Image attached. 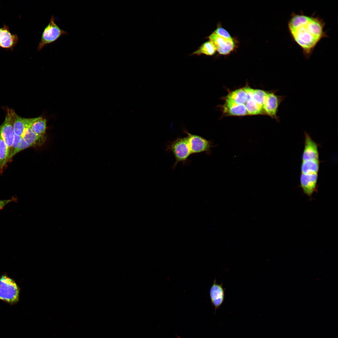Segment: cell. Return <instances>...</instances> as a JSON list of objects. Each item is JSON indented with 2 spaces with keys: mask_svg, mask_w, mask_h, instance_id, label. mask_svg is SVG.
Segmentation results:
<instances>
[{
  "mask_svg": "<svg viewBox=\"0 0 338 338\" xmlns=\"http://www.w3.org/2000/svg\"><path fill=\"white\" fill-rule=\"evenodd\" d=\"M318 176L317 173L300 174V187L304 193L309 198H311L313 193L318 191Z\"/></svg>",
  "mask_w": 338,
  "mask_h": 338,
  "instance_id": "cell-9",
  "label": "cell"
},
{
  "mask_svg": "<svg viewBox=\"0 0 338 338\" xmlns=\"http://www.w3.org/2000/svg\"><path fill=\"white\" fill-rule=\"evenodd\" d=\"M223 112L226 115L243 116L248 115L244 104H238L225 101L223 105Z\"/></svg>",
  "mask_w": 338,
  "mask_h": 338,
  "instance_id": "cell-13",
  "label": "cell"
},
{
  "mask_svg": "<svg viewBox=\"0 0 338 338\" xmlns=\"http://www.w3.org/2000/svg\"><path fill=\"white\" fill-rule=\"evenodd\" d=\"M216 51V49L215 46L209 40L202 44L191 55H200L204 54L207 56H212L215 54Z\"/></svg>",
  "mask_w": 338,
  "mask_h": 338,
  "instance_id": "cell-20",
  "label": "cell"
},
{
  "mask_svg": "<svg viewBox=\"0 0 338 338\" xmlns=\"http://www.w3.org/2000/svg\"><path fill=\"white\" fill-rule=\"evenodd\" d=\"M243 88L248 96L252 98L263 109L268 92L262 90L254 89L248 86Z\"/></svg>",
  "mask_w": 338,
  "mask_h": 338,
  "instance_id": "cell-17",
  "label": "cell"
},
{
  "mask_svg": "<svg viewBox=\"0 0 338 338\" xmlns=\"http://www.w3.org/2000/svg\"><path fill=\"white\" fill-rule=\"evenodd\" d=\"M15 112L8 110L5 120L0 126V136L6 145L8 161L11 160L12 145L14 133L13 129V116Z\"/></svg>",
  "mask_w": 338,
  "mask_h": 338,
  "instance_id": "cell-5",
  "label": "cell"
},
{
  "mask_svg": "<svg viewBox=\"0 0 338 338\" xmlns=\"http://www.w3.org/2000/svg\"><path fill=\"white\" fill-rule=\"evenodd\" d=\"M18 38L17 35L12 33L9 28L4 25L0 28V47L13 50L17 44Z\"/></svg>",
  "mask_w": 338,
  "mask_h": 338,
  "instance_id": "cell-12",
  "label": "cell"
},
{
  "mask_svg": "<svg viewBox=\"0 0 338 338\" xmlns=\"http://www.w3.org/2000/svg\"><path fill=\"white\" fill-rule=\"evenodd\" d=\"M244 105L248 115L264 114L263 109L251 97L248 96V100Z\"/></svg>",
  "mask_w": 338,
  "mask_h": 338,
  "instance_id": "cell-21",
  "label": "cell"
},
{
  "mask_svg": "<svg viewBox=\"0 0 338 338\" xmlns=\"http://www.w3.org/2000/svg\"><path fill=\"white\" fill-rule=\"evenodd\" d=\"M21 138L22 137L18 135H17L14 134L13 141L12 145V154L18 147L19 144L21 141Z\"/></svg>",
  "mask_w": 338,
  "mask_h": 338,
  "instance_id": "cell-26",
  "label": "cell"
},
{
  "mask_svg": "<svg viewBox=\"0 0 338 338\" xmlns=\"http://www.w3.org/2000/svg\"><path fill=\"white\" fill-rule=\"evenodd\" d=\"M183 131L186 134L192 154L205 152L207 155L211 153V149L215 146L210 141L198 135L190 133L184 128Z\"/></svg>",
  "mask_w": 338,
  "mask_h": 338,
  "instance_id": "cell-6",
  "label": "cell"
},
{
  "mask_svg": "<svg viewBox=\"0 0 338 338\" xmlns=\"http://www.w3.org/2000/svg\"><path fill=\"white\" fill-rule=\"evenodd\" d=\"M8 162L7 147L4 142L0 136V173L2 172Z\"/></svg>",
  "mask_w": 338,
  "mask_h": 338,
  "instance_id": "cell-22",
  "label": "cell"
},
{
  "mask_svg": "<svg viewBox=\"0 0 338 338\" xmlns=\"http://www.w3.org/2000/svg\"><path fill=\"white\" fill-rule=\"evenodd\" d=\"M18 198L15 196H13L11 198L5 200H0V211L2 210L8 204L12 202H17Z\"/></svg>",
  "mask_w": 338,
  "mask_h": 338,
  "instance_id": "cell-25",
  "label": "cell"
},
{
  "mask_svg": "<svg viewBox=\"0 0 338 338\" xmlns=\"http://www.w3.org/2000/svg\"><path fill=\"white\" fill-rule=\"evenodd\" d=\"M213 33L221 37L227 39H232L233 38L229 33L220 25H218L217 28Z\"/></svg>",
  "mask_w": 338,
  "mask_h": 338,
  "instance_id": "cell-23",
  "label": "cell"
},
{
  "mask_svg": "<svg viewBox=\"0 0 338 338\" xmlns=\"http://www.w3.org/2000/svg\"><path fill=\"white\" fill-rule=\"evenodd\" d=\"M19 288L15 282L7 276L0 277V299L10 304L18 300Z\"/></svg>",
  "mask_w": 338,
  "mask_h": 338,
  "instance_id": "cell-4",
  "label": "cell"
},
{
  "mask_svg": "<svg viewBox=\"0 0 338 338\" xmlns=\"http://www.w3.org/2000/svg\"><path fill=\"white\" fill-rule=\"evenodd\" d=\"M248 99V95L242 88L229 93L225 98V101L238 104H245Z\"/></svg>",
  "mask_w": 338,
  "mask_h": 338,
  "instance_id": "cell-16",
  "label": "cell"
},
{
  "mask_svg": "<svg viewBox=\"0 0 338 338\" xmlns=\"http://www.w3.org/2000/svg\"><path fill=\"white\" fill-rule=\"evenodd\" d=\"M166 150L172 152L174 156L175 161L172 166L173 169L179 162L185 163L192 155L186 136L178 137L172 141H169Z\"/></svg>",
  "mask_w": 338,
  "mask_h": 338,
  "instance_id": "cell-2",
  "label": "cell"
},
{
  "mask_svg": "<svg viewBox=\"0 0 338 338\" xmlns=\"http://www.w3.org/2000/svg\"><path fill=\"white\" fill-rule=\"evenodd\" d=\"M320 163V160L302 161L300 167L301 173L305 174H318Z\"/></svg>",
  "mask_w": 338,
  "mask_h": 338,
  "instance_id": "cell-18",
  "label": "cell"
},
{
  "mask_svg": "<svg viewBox=\"0 0 338 338\" xmlns=\"http://www.w3.org/2000/svg\"><path fill=\"white\" fill-rule=\"evenodd\" d=\"M33 118L22 117L15 112L13 116V129L14 134L21 137L27 126L30 125Z\"/></svg>",
  "mask_w": 338,
  "mask_h": 338,
  "instance_id": "cell-15",
  "label": "cell"
},
{
  "mask_svg": "<svg viewBox=\"0 0 338 338\" xmlns=\"http://www.w3.org/2000/svg\"><path fill=\"white\" fill-rule=\"evenodd\" d=\"M31 124L25 129L22 137L31 147L40 146L45 142L46 137L38 136L32 130Z\"/></svg>",
  "mask_w": 338,
  "mask_h": 338,
  "instance_id": "cell-14",
  "label": "cell"
},
{
  "mask_svg": "<svg viewBox=\"0 0 338 338\" xmlns=\"http://www.w3.org/2000/svg\"><path fill=\"white\" fill-rule=\"evenodd\" d=\"M207 38L215 46L216 51L221 55H228L235 49L236 44L233 38L227 39L213 33Z\"/></svg>",
  "mask_w": 338,
  "mask_h": 338,
  "instance_id": "cell-8",
  "label": "cell"
},
{
  "mask_svg": "<svg viewBox=\"0 0 338 338\" xmlns=\"http://www.w3.org/2000/svg\"><path fill=\"white\" fill-rule=\"evenodd\" d=\"M325 22L315 15L303 13H291L288 22V32L292 40L302 49L304 56L310 57L322 39L328 37L324 30Z\"/></svg>",
  "mask_w": 338,
  "mask_h": 338,
  "instance_id": "cell-1",
  "label": "cell"
},
{
  "mask_svg": "<svg viewBox=\"0 0 338 338\" xmlns=\"http://www.w3.org/2000/svg\"><path fill=\"white\" fill-rule=\"evenodd\" d=\"M31 147L27 143L24 139L22 137L21 141L18 147L11 156L10 158L11 160L13 157L17 153L22 150Z\"/></svg>",
  "mask_w": 338,
  "mask_h": 338,
  "instance_id": "cell-24",
  "label": "cell"
},
{
  "mask_svg": "<svg viewBox=\"0 0 338 338\" xmlns=\"http://www.w3.org/2000/svg\"><path fill=\"white\" fill-rule=\"evenodd\" d=\"M225 289L223 288V283L218 284L216 278L209 291V296L211 303L214 307V312L219 309L224 302L225 296Z\"/></svg>",
  "mask_w": 338,
  "mask_h": 338,
  "instance_id": "cell-11",
  "label": "cell"
},
{
  "mask_svg": "<svg viewBox=\"0 0 338 338\" xmlns=\"http://www.w3.org/2000/svg\"><path fill=\"white\" fill-rule=\"evenodd\" d=\"M55 21V18L53 15L43 32L37 47L38 51L45 45L54 42L62 36L68 34L67 32L61 29Z\"/></svg>",
  "mask_w": 338,
  "mask_h": 338,
  "instance_id": "cell-3",
  "label": "cell"
},
{
  "mask_svg": "<svg viewBox=\"0 0 338 338\" xmlns=\"http://www.w3.org/2000/svg\"><path fill=\"white\" fill-rule=\"evenodd\" d=\"M304 146L302 161L319 160V145L306 132L304 133Z\"/></svg>",
  "mask_w": 338,
  "mask_h": 338,
  "instance_id": "cell-10",
  "label": "cell"
},
{
  "mask_svg": "<svg viewBox=\"0 0 338 338\" xmlns=\"http://www.w3.org/2000/svg\"><path fill=\"white\" fill-rule=\"evenodd\" d=\"M276 91L268 92L263 109L264 114L270 116L277 121H279L277 115L278 108L285 96L275 94Z\"/></svg>",
  "mask_w": 338,
  "mask_h": 338,
  "instance_id": "cell-7",
  "label": "cell"
},
{
  "mask_svg": "<svg viewBox=\"0 0 338 338\" xmlns=\"http://www.w3.org/2000/svg\"><path fill=\"white\" fill-rule=\"evenodd\" d=\"M46 120L41 117L33 118L31 125L33 132L39 137H46Z\"/></svg>",
  "mask_w": 338,
  "mask_h": 338,
  "instance_id": "cell-19",
  "label": "cell"
}]
</instances>
